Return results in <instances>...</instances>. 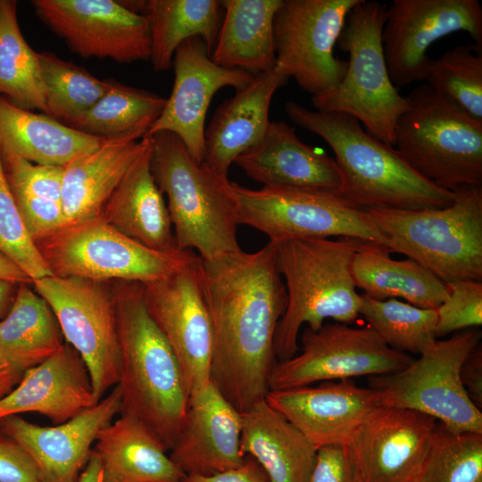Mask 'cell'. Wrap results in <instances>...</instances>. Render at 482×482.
Instances as JSON below:
<instances>
[{"instance_id": "obj_52", "label": "cell", "mask_w": 482, "mask_h": 482, "mask_svg": "<svg viewBox=\"0 0 482 482\" xmlns=\"http://www.w3.org/2000/svg\"><path fill=\"white\" fill-rule=\"evenodd\" d=\"M477 482H482V479H479V480H478V481H477Z\"/></svg>"}, {"instance_id": "obj_11", "label": "cell", "mask_w": 482, "mask_h": 482, "mask_svg": "<svg viewBox=\"0 0 482 482\" xmlns=\"http://www.w3.org/2000/svg\"><path fill=\"white\" fill-rule=\"evenodd\" d=\"M481 332L461 330L436 342L402 370L371 378L379 405L416 411L457 432L482 433V413L460 379V369Z\"/></svg>"}, {"instance_id": "obj_50", "label": "cell", "mask_w": 482, "mask_h": 482, "mask_svg": "<svg viewBox=\"0 0 482 482\" xmlns=\"http://www.w3.org/2000/svg\"><path fill=\"white\" fill-rule=\"evenodd\" d=\"M78 482H102V465L98 453L93 449Z\"/></svg>"}, {"instance_id": "obj_33", "label": "cell", "mask_w": 482, "mask_h": 482, "mask_svg": "<svg viewBox=\"0 0 482 482\" xmlns=\"http://www.w3.org/2000/svg\"><path fill=\"white\" fill-rule=\"evenodd\" d=\"M220 7L217 0L146 1L144 14L150 23L154 71L170 68L179 46L193 37H200L212 55L220 30Z\"/></svg>"}, {"instance_id": "obj_25", "label": "cell", "mask_w": 482, "mask_h": 482, "mask_svg": "<svg viewBox=\"0 0 482 482\" xmlns=\"http://www.w3.org/2000/svg\"><path fill=\"white\" fill-rule=\"evenodd\" d=\"M287 79L273 67L255 74L246 87L225 100L205 129L204 162L228 177L236 158L264 136L273 95Z\"/></svg>"}, {"instance_id": "obj_38", "label": "cell", "mask_w": 482, "mask_h": 482, "mask_svg": "<svg viewBox=\"0 0 482 482\" xmlns=\"http://www.w3.org/2000/svg\"><path fill=\"white\" fill-rule=\"evenodd\" d=\"M37 56L46 114L72 126L104 95L107 81L54 53L41 52Z\"/></svg>"}, {"instance_id": "obj_39", "label": "cell", "mask_w": 482, "mask_h": 482, "mask_svg": "<svg viewBox=\"0 0 482 482\" xmlns=\"http://www.w3.org/2000/svg\"><path fill=\"white\" fill-rule=\"evenodd\" d=\"M362 315L391 348L420 354L436 340V309L414 306L397 299L375 300L361 295Z\"/></svg>"}, {"instance_id": "obj_22", "label": "cell", "mask_w": 482, "mask_h": 482, "mask_svg": "<svg viewBox=\"0 0 482 482\" xmlns=\"http://www.w3.org/2000/svg\"><path fill=\"white\" fill-rule=\"evenodd\" d=\"M242 416L211 380L189 395L170 458L185 475L209 476L239 466Z\"/></svg>"}, {"instance_id": "obj_42", "label": "cell", "mask_w": 482, "mask_h": 482, "mask_svg": "<svg viewBox=\"0 0 482 482\" xmlns=\"http://www.w3.org/2000/svg\"><path fill=\"white\" fill-rule=\"evenodd\" d=\"M0 252L35 281L53 276L30 237L8 185L0 153Z\"/></svg>"}, {"instance_id": "obj_45", "label": "cell", "mask_w": 482, "mask_h": 482, "mask_svg": "<svg viewBox=\"0 0 482 482\" xmlns=\"http://www.w3.org/2000/svg\"><path fill=\"white\" fill-rule=\"evenodd\" d=\"M0 482H44L29 453L1 428Z\"/></svg>"}, {"instance_id": "obj_49", "label": "cell", "mask_w": 482, "mask_h": 482, "mask_svg": "<svg viewBox=\"0 0 482 482\" xmlns=\"http://www.w3.org/2000/svg\"><path fill=\"white\" fill-rule=\"evenodd\" d=\"M0 279L16 284H31V279L11 259L0 252Z\"/></svg>"}, {"instance_id": "obj_5", "label": "cell", "mask_w": 482, "mask_h": 482, "mask_svg": "<svg viewBox=\"0 0 482 482\" xmlns=\"http://www.w3.org/2000/svg\"><path fill=\"white\" fill-rule=\"evenodd\" d=\"M151 137V170L167 196L177 247L196 250L205 261L241 250L232 182L205 162H196L173 133Z\"/></svg>"}, {"instance_id": "obj_18", "label": "cell", "mask_w": 482, "mask_h": 482, "mask_svg": "<svg viewBox=\"0 0 482 482\" xmlns=\"http://www.w3.org/2000/svg\"><path fill=\"white\" fill-rule=\"evenodd\" d=\"M174 83L165 106L145 137L167 131L176 135L192 158L203 163L205 155V117L217 91L246 87L253 74L214 62L200 37L182 42L173 57Z\"/></svg>"}, {"instance_id": "obj_15", "label": "cell", "mask_w": 482, "mask_h": 482, "mask_svg": "<svg viewBox=\"0 0 482 482\" xmlns=\"http://www.w3.org/2000/svg\"><path fill=\"white\" fill-rule=\"evenodd\" d=\"M464 31L482 51V7L478 0H394L386 8L382 46L395 87L426 80L427 51L438 39Z\"/></svg>"}, {"instance_id": "obj_7", "label": "cell", "mask_w": 482, "mask_h": 482, "mask_svg": "<svg viewBox=\"0 0 482 482\" xmlns=\"http://www.w3.org/2000/svg\"><path fill=\"white\" fill-rule=\"evenodd\" d=\"M386 8L361 0L350 11L337 40L349 54L346 72L336 87L312 96V104L316 111L353 117L370 135L394 146L396 121L410 99L399 93L387 70L382 46Z\"/></svg>"}, {"instance_id": "obj_2", "label": "cell", "mask_w": 482, "mask_h": 482, "mask_svg": "<svg viewBox=\"0 0 482 482\" xmlns=\"http://www.w3.org/2000/svg\"><path fill=\"white\" fill-rule=\"evenodd\" d=\"M112 291L120 352V414L142 421L170 450L189 397L180 364L148 312L143 285L118 281Z\"/></svg>"}, {"instance_id": "obj_37", "label": "cell", "mask_w": 482, "mask_h": 482, "mask_svg": "<svg viewBox=\"0 0 482 482\" xmlns=\"http://www.w3.org/2000/svg\"><path fill=\"white\" fill-rule=\"evenodd\" d=\"M0 95L22 109L47 112L37 53L21 34L15 0H0Z\"/></svg>"}, {"instance_id": "obj_40", "label": "cell", "mask_w": 482, "mask_h": 482, "mask_svg": "<svg viewBox=\"0 0 482 482\" xmlns=\"http://www.w3.org/2000/svg\"><path fill=\"white\" fill-rule=\"evenodd\" d=\"M479 479H482V433L453 431L437 421L415 482Z\"/></svg>"}, {"instance_id": "obj_23", "label": "cell", "mask_w": 482, "mask_h": 482, "mask_svg": "<svg viewBox=\"0 0 482 482\" xmlns=\"http://www.w3.org/2000/svg\"><path fill=\"white\" fill-rule=\"evenodd\" d=\"M263 187L320 190L341 195L344 178L337 161L301 141L284 121H270L259 142L235 162Z\"/></svg>"}, {"instance_id": "obj_14", "label": "cell", "mask_w": 482, "mask_h": 482, "mask_svg": "<svg viewBox=\"0 0 482 482\" xmlns=\"http://www.w3.org/2000/svg\"><path fill=\"white\" fill-rule=\"evenodd\" d=\"M301 352L277 362L269 377V390H281L361 376H384L404 369L412 358L387 345L370 327L345 323L305 328Z\"/></svg>"}, {"instance_id": "obj_21", "label": "cell", "mask_w": 482, "mask_h": 482, "mask_svg": "<svg viewBox=\"0 0 482 482\" xmlns=\"http://www.w3.org/2000/svg\"><path fill=\"white\" fill-rule=\"evenodd\" d=\"M265 401L317 449L346 445L368 415L379 405L377 390L352 379L269 390Z\"/></svg>"}, {"instance_id": "obj_12", "label": "cell", "mask_w": 482, "mask_h": 482, "mask_svg": "<svg viewBox=\"0 0 482 482\" xmlns=\"http://www.w3.org/2000/svg\"><path fill=\"white\" fill-rule=\"evenodd\" d=\"M52 309L65 343L83 359L99 402L120 380V352L113 291L104 282L49 276L32 282Z\"/></svg>"}, {"instance_id": "obj_44", "label": "cell", "mask_w": 482, "mask_h": 482, "mask_svg": "<svg viewBox=\"0 0 482 482\" xmlns=\"http://www.w3.org/2000/svg\"><path fill=\"white\" fill-rule=\"evenodd\" d=\"M309 482H362L346 445H328L317 449Z\"/></svg>"}, {"instance_id": "obj_34", "label": "cell", "mask_w": 482, "mask_h": 482, "mask_svg": "<svg viewBox=\"0 0 482 482\" xmlns=\"http://www.w3.org/2000/svg\"><path fill=\"white\" fill-rule=\"evenodd\" d=\"M29 285L19 284L10 310L0 320V353L26 370L64 343L52 309Z\"/></svg>"}, {"instance_id": "obj_30", "label": "cell", "mask_w": 482, "mask_h": 482, "mask_svg": "<svg viewBox=\"0 0 482 482\" xmlns=\"http://www.w3.org/2000/svg\"><path fill=\"white\" fill-rule=\"evenodd\" d=\"M96 443L102 482H182L185 476L154 433L133 416L120 414Z\"/></svg>"}, {"instance_id": "obj_28", "label": "cell", "mask_w": 482, "mask_h": 482, "mask_svg": "<svg viewBox=\"0 0 482 482\" xmlns=\"http://www.w3.org/2000/svg\"><path fill=\"white\" fill-rule=\"evenodd\" d=\"M242 453L253 457L270 482H309L317 448L265 398L241 412Z\"/></svg>"}, {"instance_id": "obj_32", "label": "cell", "mask_w": 482, "mask_h": 482, "mask_svg": "<svg viewBox=\"0 0 482 482\" xmlns=\"http://www.w3.org/2000/svg\"><path fill=\"white\" fill-rule=\"evenodd\" d=\"M282 0L220 1L225 16L212 59L217 64L258 74L275 66L273 21Z\"/></svg>"}, {"instance_id": "obj_31", "label": "cell", "mask_w": 482, "mask_h": 482, "mask_svg": "<svg viewBox=\"0 0 482 482\" xmlns=\"http://www.w3.org/2000/svg\"><path fill=\"white\" fill-rule=\"evenodd\" d=\"M356 287L375 300L403 298L420 308L436 309L448 295L445 282L408 258L395 260L382 245L362 241L351 266Z\"/></svg>"}, {"instance_id": "obj_51", "label": "cell", "mask_w": 482, "mask_h": 482, "mask_svg": "<svg viewBox=\"0 0 482 482\" xmlns=\"http://www.w3.org/2000/svg\"><path fill=\"white\" fill-rule=\"evenodd\" d=\"M19 284L0 279V320L10 310L14 300Z\"/></svg>"}, {"instance_id": "obj_48", "label": "cell", "mask_w": 482, "mask_h": 482, "mask_svg": "<svg viewBox=\"0 0 482 482\" xmlns=\"http://www.w3.org/2000/svg\"><path fill=\"white\" fill-rule=\"evenodd\" d=\"M25 371L16 362L0 353V399L18 385Z\"/></svg>"}, {"instance_id": "obj_19", "label": "cell", "mask_w": 482, "mask_h": 482, "mask_svg": "<svg viewBox=\"0 0 482 482\" xmlns=\"http://www.w3.org/2000/svg\"><path fill=\"white\" fill-rule=\"evenodd\" d=\"M436 422L412 410L375 408L346 445L362 482H415Z\"/></svg>"}, {"instance_id": "obj_36", "label": "cell", "mask_w": 482, "mask_h": 482, "mask_svg": "<svg viewBox=\"0 0 482 482\" xmlns=\"http://www.w3.org/2000/svg\"><path fill=\"white\" fill-rule=\"evenodd\" d=\"M107 89L72 128L102 138H142L160 117L167 98L106 79Z\"/></svg>"}, {"instance_id": "obj_43", "label": "cell", "mask_w": 482, "mask_h": 482, "mask_svg": "<svg viewBox=\"0 0 482 482\" xmlns=\"http://www.w3.org/2000/svg\"><path fill=\"white\" fill-rule=\"evenodd\" d=\"M445 285L448 295L436 308V338L456 331L480 327L482 281L458 279Z\"/></svg>"}, {"instance_id": "obj_29", "label": "cell", "mask_w": 482, "mask_h": 482, "mask_svg": "<svg viewBox=\"0 0 482 482\" xmlns=\"http://www.w3.org/2000/svg\"><path fill=\"white\" fill-rule=\"evenodd\" d=\"M95 137L44 114L22 109L0 96V153L30 162L65 166L97 148Z\"/></svg>"}, {"instance_id": "obj_24", "label": "cell", "mask_w": 482, "mask_h": 482, "mask_svg": "<svg viewBox=\"0 0 482 482\" xmlns=\"http://www.w3.org/2000/svg\"><path fill=\"white\" fill-rule=\"evenodd\" d=\"M97 403L83 359L64 342L48 358L28 369L18 385L0 399V420L35 412L57 425Z\"/></svg>"}, {"instance_id": "obj_47", "label": "cell", "mask_w": 482, "mask_h": 482, "mask_svg": "<svg viewBox=\"0 0 482 482\" xmlns=\"http://www.w3.org/2000/svg\"><path fill=\"white\" fill-rule=\"evenodd\" d=\"M460 379L471 402L482 408V348L478 343L462 362Z\"/></svg>"}, {"instance_id": "obj_1", "label": "cell", "mask_w": 482, "mask_h": 482, "mask_svg": "<svg viewBox=\"0 0 482 482\" xmlns=\"http://www.w3.org/2000/svg\"><path fill=\"white\" fill-rule=\"evenodd\" d=\"M278 244L200 258L202 288L213 330L210 380L238 411L263 399L277 362L274 340L287 304Z\"/></svg>"}, {"instance_id": "obj_6", "label": "cell", "mask_w": 482, "mask_h": 482, "mask_svg": "<svg viewBox=\"0 0 482 482\" xmlns=\"http://www.w3.org/2000/svg\"><path fill=\"white\" fill-rule=\"evenodd\" d=\"M386 239L385 247L421 264L443 282L482 281V187L454 190L442 208L365 210Z\"/></svg>"}, {"instance_id": "obj_13", "label": "cell", "mask_w": 482, "mask_h": 482, "mask_svg": "<svg viewBox=\"0 0 482 482\" xmlns=\"http://www.w3.org/2000/svg\"><path fill=\"white\" fill-rule=\"evenodd\" d=\"M361 0H282L273 21L275 68L312 96L343 79L347 61L334 47L350 11Z\"/></svg>"}, {"instance_id": "obj_10", "label": "cell", "mask_w": 482, "mask_h": 482, "mask_svg": "<svg viewBox=\"0 0 482 482\" xmlns=\"http://www.w3.org/2000/svg\"><path fill=\"white\" fill-rule=\"evenodd\" d=\"M232 186L238 224L262 232L270 242L336 237L386 245L369 213L338 194L287 187L251 189L236 182Z\"/></svg>"}, {"instance_id": "obj_26", "label": "cell", "mask_w": 482, "mask_h": 482, "mask_svg": "<svg viewBox=\"0 0 482 482\" xmlns=\"http://www.w3.org/2000/svg\"><path fill=\"white\" fill-rule=\"evenodd\" d=\"M105 138L95 150L65 166L62 206L66 225L101 215V212L132 164L148 144L149 137Z\"/></svg>"}, {"instance_id": "obj_35", "label": "cell", "mask_w": 482, "mask_h": 482, "mask_svg": "<svg viewBox=\"0 0 482 482\" xmlns=\"http://www.w3.org/2000/svg\"><path fill=\"white\" fill-rule=\"evenodd\" d=\"M2 159L8 185L36 245L65 227L63 167L36 164L16 156Z\"/></svg>"}, {"instance_id": "obj_20", "label": "cell", "mask_w": 482, "mask_h": 482, "mask_svg": "<svg viewBox=\"0 0 482 482\" xmlns=\"http://www.w3.org/2000/svg\"><path fill=\"white\" fill-rule=\"evenodd\" d=\"M119 386L96 404L52 427L11 415L0 420L1 429L17 441L37 465L44 482H78L101 429L120 414Z\"/></svg>"}, {"instance_id": "obj_16", "label": "cell", "mask_w": 482, "mask_h": 482, "mask_svg": "<svg viewBox=\"0 0 482 482\" xmlns=\"http://www.w3.org/2000/svg\"><path fill=\"white\" fill-rule=\"evenodd\" d=\"M38 17L76 54L118 62L150 60L148 17L114 0H34Z\"/></svg>"}, {"instance_id": "obj_27", "label": "cell", "mask_w": 482, "mask_h": 482, "mask_svg": "<svg viewBox=\"0 0 482 482\" xmlns=\"http://www.w3.org/2000/svg\"><path fill=\"white\" fill-rule=\"evenodd\" d=\"M105 204L101 217L120 233L154 250L177 247L163 195L151 170L152 137Z\"/></svg>"}, {"instance_id": "obj_4", "label": "cell", "mask_w": 482, "mask_h": 482, "mask_svg": "<svg viewBox=\"0 0 482 482\" xmlns=\"http://www.w3.org/2000/svg\"><path fill=\"white\" fill-rule=\"evenodd\" d=\"M362 240L296 239L278 244L277 262L287 293L286 311L274 340L277 362L299 350L301 327L317 330L327 319L350 324L360 316L362 296L351 266Z\"/></svg>"}, {"instance_id": "obj_41", "label": "cell", "mask_w": 482, "mask_h": 482, "mask_svg": "<svg viewBox=\"0 0 482 482\" xmlns=\"http://www.w3.org/2000/svg\"><path fill=\"white\" fill-rule=\"evenodd\" d=\"M427 84L473 119L482 121V51L458 46L431 59Z\"/></svg>"}, {"instance_id": "obj_46", "label": "cell", "mask_w": 482, "mask_h": 482, "mask_svg": "<svg viewBox=\"0 0 482 482\" xmlns=\"http://www.w3.org/2000/svg\"><path fill=\"white\" fill-rule=\"evenodd\" d=\"M182 482H270L259 463L245 455L243 462L233 469L209 476L185 475Z\"/></svg>"}, {"instance_id": "obj_8", "label": "cell", "mask_w": 482, "mask_h": 482, "mask_svg": "<svg viewBox=\"0 0 482 482\" xmlns=\"http://www.w3.org/2000/svg\"><path fill=\"white\" fill-rule=\"evenodd\" d=\"M398 118L395 148L422 177L454 191L482 187V121L439 96L427 83L408 95Z\"/></svg>"}, {"instance_id": "obj_9", "label": "cell", "mask_w": 482, "mask_h": 482, "mask_svg": "<svg viewBox=\"0 0 482 482\" xmlns=\"http://www.w3.org/2000/svg\"><path fill=\"white\" fill-rule=\"evenodd\" d=\"M37 245L54 275L100 282H155L198 257L192 250L146 247L101 216L66 225Z\"/></svg>"}, {"instance_id": "obj_17", "label": "cell", "mask_w": 482, "mask_h": 482, "mask_svg": "<svg viewBox=\"0 0 482 482\" xmlns=\"http://www.w3.org/2000/svg\"><path fill=\"white\" fill-rule=\"evenodd\" d=\"M200 257L143 285L148 312L180 364L188 395L210 381L212 324L204 295Z\"/></svg>"}, {"instance_id": "obj_3", "label": "cell", "mask_w": 482, "mask_h": 482, "mask_svg": "<svg viewBox=\"0 0 482 482\" xmlns=\"http://www.w3.org/2000/svg\"><path fill=\"white\" fill-rule=\"evenodd\" d=\"M285 111L330 146L344 178L341 196L352 204L363 210H423L453 202L454 191L422 177L393 145L370 135L353 117L310 110L295 101H287Z\"/></svg>"}]
</instances>
